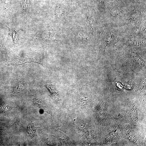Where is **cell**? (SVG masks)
Segmentation results:
<instances>
[{"label":"cell","instance_id":"1","mask_svg":"<svg viewBox=\"0 0 146 146\" xmlns=\"http://www.w3.org/2000/svg\"><path fill=\"white\" fill-rule=\"evenodd\" d=\"M37 59L35 57H14L10 61V65L17 66L21 65L28 62H37Z\"/></svg>","mask_w":146,"mask_h":146},{"label":"cell","instance_id":"2","mask_svg":"<svg viewBox=\"0 0 146 146\" xmlns=\"http://www.w3.org/2000/svg\"><path fill=\"white\" fill-rule=\"evenodd\" d=\"M69 12V11L67 8L59 7L57 9L56 13L58 18L63 21H66L67 20Z\"/></svg>","mask_w":146,"mask_h":146},{"label":"cell","instance_id":"3","mask_svg":"<svg viewBox=\"0 0 146 146\" xmlns=\"http://www.w3.org/2000/svg\"><path fill=\"white\" fill-rule=\"evenodd\" d=\"M74 34L76 38L79 41H84L86 40L87 37L84 32L80 29H76L75 31Z\"/></svg>","mask_w":146,"mask_h":146},{"label":"cell","instance_id":"4","mask_svg":"<svg viewBox=\"0 0 146 146\" xmlns=\"http://www.w3.org/2000/svg\"><path fill=\"white\" fill-rule=\"evenodd\" d=\"M24 89V86L22 83H19L16 86L14 91L16 93H20L22 92Z\"/></svg>","mask_w":146,"mask_h":146},{"label":"cell","instance_id":"5","mask_svg":"<svg viewBox=\"0 0 146 146\" xmlns=\"http://www.w3.org/2000/svg\"><path fill=\"white\" fill-rule=\"evenodd\" d=\"M45 86L49 90L52 96H56L57 93L52 85L48 83Z\"/></svg>","mask_w":146,"mask_h":146}]
</instances>
